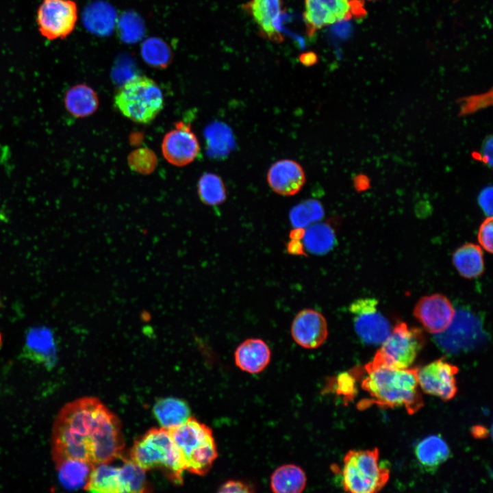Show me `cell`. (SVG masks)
<instances>
[{"label": "cell", "mask_w": 493, "mask_h": 493, "mask_svg": "<svg viewBox=\"0 0 493 493\" xmlns=\"http://www.w3.org/2000/svg\"><path fill=\"white\" fill-rule=\"evenodd\" d=\"M355 392V379L349 373L341 374L338 379V392L351 398Z\"/></svg>", "instance_id": "35"}, {"label": "cell", "mask_w": 493, "mask_h": 493, "mask_svg": "<svg viewBox=\"0 0 493 493\" xmlns=\"http://www.w3.org/2000/svg\"><path fill=\"white\" fill-rule=\"evenodd\" d=\"M306 181L303 167L297 162L283 159L273 163L267 173V181L271 189L282 196L297 194Z\"/></svg>", "instance_id": "17"}, {"label": "cell", "mask_w": 493, "mask_h": 493, "mask_svg": "<svg viewBox=\"0 0 493 493\" xmlns=\"http://www.w3.org/2000/svg\"><path fill=\"white\" fill-rule=\"evenodd\" d=\"M153 411L162 427L165 429L181 425L190 416L188 404L183 400L173 397L158 400Z\"/></svg>", "instance_id": "23"}, {"label": "cell", "mask_w": 493, "mask_h": 493, "mask_svg": "<svg viewBox=\"0 0 493 493\" xmlns=\"http://www.w3.org/2000/svg\"><path fill=\"white\" fill-rule=\"evenodd\" d=\"M324 213L323 206L318 201L307 199L291 209L290 220L294 228H304L322 219Z\"/></svg>", "instance_id": "31"}, {"label": "cell", "mask_w": 493, "mask_h": 493, "mask_svg": "<svg viewBox=\"0 0 493 493\" xmlns=\"http://www.w3.org/2000/svg\"><path fill=\"white\" fill-rule=\"evenodd\" d=\"M492 217H488L481 225L478 232V240L488 252H492Z\"/></svg>", "instance_id": "34"}, {"label": "cell", "mask_w": 493, "mask_h": 493, "mask_svg": "<svg viewBox=\"0 0 493 493\" xmlns=\"http://www.w3.org/2000/svg\"><path fill=\"white\" fill-rule=\"evenodd\" d=\"M94 466L76 459H65L55 464L61 484L70 490L84 488Z\"/></svg>", "instance_id": "25"}, {"label": "cell", "mask_w": 493, "mask_h": 493, "mask_svg": "<svg viewBox=\"0 0 493 493\" xmlns=\"http://www.w3.org/2000/svg\"><path fill=\"white\" fill-rule=\"evenodd\" d=\"M455 312L445 296L434 294L422 297L416 303L414 314L426 330L438 334L449 326Z\"/></svg>", "instance_id": "14"}, {"label": "cell", "mask_w": 493, "mask_h": 493, "mask_svg": "<svg viewBox=\"0 0 493 493\" xmlns=\"http://www.w3.org/2000/svg\"><path fill=\"white\" fill-rule=\"evenodd\" d=\"M485 336L480 319L471 312L459 309L449 326L435 340L444 351L457 353L476 348L483 342Z\"/></svg>", "instance_id": "8"}, {"label": "cell", "mask_w": 493, "mask_h": 493, "mask_svg": "<svg viewBox=\"0 0 493 493\" xmlns=\"http://www.w3.org/2000/svg\"><path fill=\"white\" fill-rule=\"evenodd\" d=\"M22 356L51 370L57 362V349L53 331L45 326L34 327L25 335Z\"/></svg>", "instance_id": "16"}, {"label": "cell", "mask_w": 493, "mask_h": 493, "mask_svg": "<svg viewBox=\"0 0 493 493\" xmlns=\"http://www.w3.org/2000/svg\"><path fill=\"white\" fill-rule=\"evenodd\" d=\"M357 0H305L303 18L312 36L326 26L349 20L360 11Z\"/></svg>", "instance_id": "10"}, {"label": "cell", "mask_w": 493, "mask_h": 493, "mask_svg": "<svg viewBox=\"0 0 493 493\" xmlns=\"http://www.w3.org/2000/svg\"><path fill=\"white\" fill-rule=\"evenodd\" d=\"M84 489L99 493L122 492L119 468L108 464L95 465Z\"/></svg>", "instance_id": "26"}, {"label": "cell", "mask_w": 493, "mask_h": 493, "mask_svg": "<svg viewBox=\"0 0 493 493\" xmlns=\"http://www.w3.org/2000/svg\"><path fill=\"white\" fill-rule=\"evenodd\" d=\"M124 444L119 420L95 397L66 403L55 419L51 439L55 464L68 459L110 464L121 456Z\"/></svg>", "instance_id": "1"}, {"label": "cell", "mask_w": 493, "mask_h": 493, "mask_svg": "<svg viewBox=\"0 0 493 493\" xmlns=\"http://www.w3.org/2000/svg\"><path fill=\"white\" fill-rule=\"evenodd\" d=\"M167 430L179 453L184 470L199 475L207 473L218 457L212 429L190 416L182 424Z\"/></svg>", "instance_id": "3"}, {"label": "cell", "mask_w": 493, "mask_h": 493, "mask_svg": "<svg viewBox=\"0 0 493 493\" xmlns=\"http://www.w3.org/2000/svg\"><path fill=\"white\" fill-rule=\"evenodd\" d=\"M424 344L420 329L399 323L382 342L372 360L394 368H408Z\"/></svg>", "instance_id": "7"}, {"label": "cell", "mask_w": 493, "mask_h": 493, "mask_svg": "<svg viewBox=\"0 0 493 493\" xmlns=\"http://www.w3.org/2000/svg\"><path fill=\"white\" fill-rule=\"evenodd\" d=\"M122 492H145L149 491L145 472L131 459H125L119 467Z\"/></svg>", "instance_id": "30"}, {"label": "cell", "mask_w": 493, "mask_h": 493, "mask_svg": "<svg viewBox=\"0 0 493 493\" xmlns=\"http://www.w3.org/2000/svg\"><path fill=\"white\" fill-rule=\"evenodd\" d=\"M244 7L251 13L264 37L281 42V0H251Z\"/></svg>", "instance_id": "18"}, {"label": "cell", "mask_w": 493, "mask_h": 493, "mask_svg": "<svg viewBox=\"0 0 493 493\" xmlns=\"http://www.w3.org/2000/svg\"><path fill=\"white\" fill-rule=\"evenodd\" d=\"M377 304V301L373 298H362L349 306L355 332L368 344L382 343L391 332L390 323L379 312Z\"/></svg>", "instance_id": "11"}, {"label": "cell", "mask_w": 493, "mask_h": 493, "mask_svg": "<svg viewBox=\"0 0 493 493\" xmlns=\"http://www.w3.org/2000/svg\"><path fill=\"white\" fill-rule=\"evenodd\" d=\"M200 151L199 140L190 125L181 121L165 134L162 142L164 158L172 165L184 166L193 162Z\"/></svg>", "instance_id": "12"}, {"label": "cell", "mask_w": 493, "mask_h": 493, "mask_svg": "<svg viewBox=\"0 0 493 493\" xmlns=\"http://www.w3.org/2000/svg\"><path fill=\"white\" fill-rule=\"evenodd\" d=\"M291 335L295 342L303 348H318L325 343L328 336L327 320L320 312L304 309L293 319Z\"/></svg>", "instance_id": "15"}, {"label": "cell", "mask_w": 493, "mask_h": 493, "mask_svg": "<svg viewBox=\"0 0 493 493\" xmlns=\"http://www.w3.org/2000/svg\"><path fill=\"white\" fill-rule=\"evenodd\" d=\"M197 192L201 202L210 206L220 205L227 198L223 179L212 173H205L199 178Z\"/></svg>", "instance_id": "29"}, {"label": "cell", "mask_w": 493, "mask_h": 493, "mask_svg": "<svg viewBox=\"0 0 493 493\" xmlns=\"http://www.w3.org/2000/svg\"><path fill=\"white\" fill-rule=\"evenodd\" d=\"M267 344L260 338H249L242 342L234 353L236 366L244 372L256 374L262 372L270 360Z\"/></svg>", "instance_id": "19"}, {"label": "cell", "mask_w": 493, "mask_h": 493, "mask_svg": "<svg viewBox=\"0 0 493 493\" xmlns=\"http://www.w3.org/2000/svg\"><path fill=\"white\" fill-rule=\"evenodd\" d=\"M458 368L443 358L435 360L421 369H418V385L425 392L447 401L456 394L455 375Z\"/></svg>", "instance_id": "13"}, {"label": "cell", "mask_w": 493, "mask_h": 493, "mask_svg": "<svg viewBox=\"0 0 493 493\" xmlns=\"http://www.w3.org/2000/svg\"><path fill=\"white\" fill-rule=\"evenodd\" d=\"M492 137L491 136L487 137L483 141L481 149V155L483 162L488 166L492 165Z\"/></svg>", "instance_id": "38"}, {"label": "cell", "mask_w": 493, "mask_h": 493, "mask_svg": "<svg viewBox=\"0 0 493 493\" xmlns=\"http://www.w3.org/2000/svg\"><path fill=\"white\" fill-rule=\"evenodd\" d=\"M305 233L304 228H294L290 233V238L292 240H301Z\"/></svg>", "instance_id": "41"}, {"label": "cell", "mask_w": 493, "mask_h": 493, "mask_svg": "<svg viewBox=\"0 0 493 493\" xmlns=\"http://www.w3.org/2000/svg\"><path fill=\"white\" fill-rule=\"evenodd\" d=\"M377 448L349 451L343 459L342 483L344 490L352 493L379 491L389 479V470L379 465Z\"/></svg>", "instance_id": "6"}, {"label": "cell", "mask_w": 493, "mask_h": 493, "mask_svg": "<svg viewBox=\"0 0 493 493\" xmlns=\"http://www.w3.org/2000/svg\"><path fill=\"white\" fill-rule=\"evenodd\" d=\"M78 16L73 0H42L37 10L36 22L40 34L53 40L67 37L75 29Z\"/></svg>", "instance_id": "9"}, {"label": "cell", "mask_w": 493, "mask_h": 493, "mask_svg": "<svg viewBox=\"0 0 493 493\" xmlns=\"http://www.w3.org/2000/svg\"><path fill=\"white\" fill-rule=\"evenodd\" d=\"M127 162L132 170L147 175L154 170L157 160L155 154L151 149L140 148L130 153Z\"/></svg>", "instance_id": "33"}, {"label": "cell", "mask_w": 493, "mask_h": 493, "mask_svg": "<svg viewBox=\"0 0 493 493\" xmlns=\"http://www.w3.org/2000/svg\"><path fill=\"white\" fill-rule=\"evenodd\" d=\"M453 263L459 275L467 279L479 277L484 270L481 249L472 243L465 244L454 252Z\"/></svg>", "instance_id": "22"}, {"label": "cell", "mask_w": 493, "mask_h": 493, "mask_svg": "<svg viewBox=\"0 0 493 493\" xmlns=\"http://www.w3.org/2000/svg\"><path fill=\"white\" fill-rule=\"evenodd\" d=\"M142 55L150 65L163 67L169 61L170 51L166 45L161 40L150 38L142 46Z\"/></svg>", "instance_id": "32"}, {"label": "cell", "mask_w": 493, "mask_h": 493, "mask_svg": "<svg viewBox=\"0 0 493 493\" xmlns=\"http://www.w3.org/2000/svg\"><path fill=\"white\" fill-rule=\"evenodd\" d=\"M130 459L144 470H162L175 484L183 483L184 468L167 429L153 428L137 438L131 449Z\"/></svg>", "instance_id": "4"}, {"label": "cell", "mask_w": 493, "mask_h": 493, "mask_svg": "<svg viewBox=\"0 0 493 493\" xmlns=\"http://www.w3.org/2000/svg\"><path fill=\"white\" fill-rule=\"evenodd\" d=\"M1 345H2V336H1V333H0V348H1Z\"/></svg>", "instance_id": "42"}, {"label": "cell", "mask_w": 493, "mask_h": 493, "mask_svg": "<svg viewBox=\"0 0 493 493\" xmlns=\"http://www.w3.org/2000/svg\"><path fill=\"white\" fill-rule=\"evenodd\" d=\"M415 454L422 466L433 470L448 459L450 449L440 436L431 435L416 445Z\"/></svg>", "instance_id": "24"}, {"label": "cell", "mask_w": 493, "mask_h": 493, "mask_svg": "<svg viewBox=\"0 0 493 493\" xmlns=\"http://www.w3.org/2000/svg\"><path fill=\"white\" fill-rule=\"evenodd\" d=\"M366 1H377V0H366Z\"/></svg>", "instance_id": "43"}, {"label": "cell", "mask_w": 493, "mask_h": 493, "mask_svg": "<svg viewBox=\"0 0 493 493\" xmlns=\"http://www.w3.org/2000/svg\"><path fill=\"white\" fill-rule=\"evenodd\" d=\"M492 188L488 186L483 188L478 197V203L488 217L492 215Z\"/></svg>", "instance_id": "36"}, {"label": "cell", "mask_w": 493, "mask_h": 493, "mask_svg": "<svg viewBox=\"0 0 493 493\" xmlns=\"http://www.w3.org/2000/svg\"><path fill=\"white\" fill-rule=\"evenodd\" d=\"M365 370L367 376L362 387L371 399L361 402V408L371 404L383 408L403 407L408 414H413L423 406L418 368H394L372 360Z\"/></svg>", "instance_id": "2"}, {"label": "cell", "mask_w": 493, "mask_h": 493, "mask_svg": "<svg viewBox=\"0 0 493 493\" xmlns=\"http://www.w3.org/2000/svg\"><path fill=\"white\" fill-rule=\"evenodd\" d=\"M306 486L304 470L294 464L278 467L270 477V488L275 493H299Z\"/></svg>", "instance_id": "21"}, {"label": "cell", "mask_w": 493, "mask_h": 493, "mask_svg": "<svg viewBox=\"0 0 493 493\" xmlns=\"http://www.w3.org/2000/svg\"><path fill=\"white\" fill-rule=\"evenodd\" d=\"M472 434L477 438H483L488 435V429L482 426H475L471 430Z\"/></svg>", "instance_id": "40"}, {"label": "cell", "mask_w": 493, "mask_h": 493, "mask_svg": "<svg viewBox=\"0 0 493 493\" xmlns=\"http://www.w3.org/2000/svg\"><path fill=\"white\" fill-rule=\"evenodd\" d=\"M64 105L66 111L77 118L93 114L98 109L99 101L95 91L85 84L71 87L65 93Z\"/></svg>", "instance_id": "20"}, {"label": "cell", "mask_w": 493, "mask_h": 493, "mask_svg": "<svg viewBox=\"0 0 493 493\" xmlns=\"http://www.w3.org/2000/svg\"><path fill=\"white\" fill-rule=\"evenodd\" d=\"M287 250L290 254L306 255L301 240L290 239L287 244Z\"/></svg>", "instance_id": "39"}, {"label": "cell", "mask_w": 493, "mask_h": 493, "mask_svg": "<svg viewBox=\"0 0 493 493\" xmlns=\"http://www.w3.org/2000/svg\"><path fill=\"white\" fill-rule=\"evenodd\" d=\"M219 492H252L253 488L248 484L238 480H229L223 483L220 489Z\"/></svg>", "instance_id": "37"}, {"label": "cell", "mask_w": 493, "mask_h": 493, "mask_svg": "<svg viewBox=\"0 0 493 493\" xmlns=\"http://www.w3.org/2000/svg\"><path fill=\"white\" fill-rule=\"evenodd\" d=\"M303 244L308 252L322 255L329 252L334 246L336 236L333 228L327 223L310 225L303 237Z\"/></svg>", "instance_id": "28"}, {"label": "cell", "mask_w": 493, "mask_h": 493, "mask_svg": "<svg viewBox=\"0 0 493 493\" xmlns=\"http://www.w3.org/2000/svg\"><path fill=\"white\" fill-rule=\"evenodd\" d=\"M115 18L114 9L104 2H96L89 5L83 14L85 27L90 31L98 35H106L111 32Z\"/></svg>", "instance_id": "27"}, {"label": "cell", "mask_w": 493, "mask_h": 493, "mask_svg": "<svg viewBox=\"0 0 493 493\" xmlns=\"http://www.w3.org/2000/svg\"><path fill=\"white\" fill-rule=\"evenodd\" d=\"M116 108L133 122L148 124L164 108L162 90L153 79L140 75L128 79L114 96Z\"/></svg>", "instance_id": "5"}]
</instances>
